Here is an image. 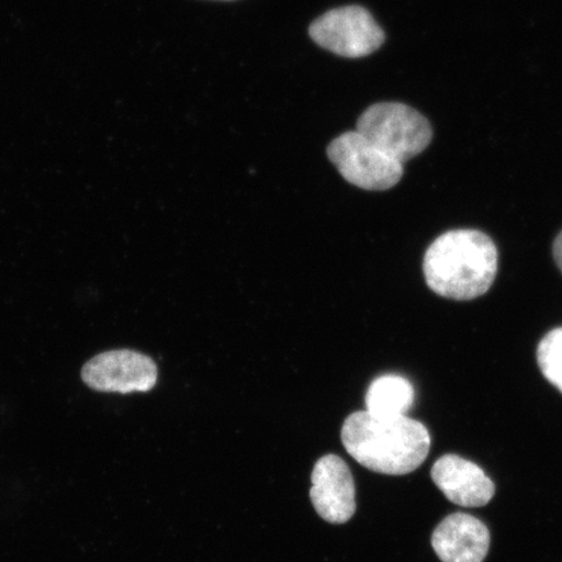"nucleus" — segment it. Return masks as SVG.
Returning <instances> with one entry per match:
<instances>
[{"label":"nucleus","mask_w":562,"mask_h":562,"mask_svg":"<svg viewBox=\"0 0 562 562\" xmlns=\"http://www.w3.org/2000/svg\"><path fill=\"white\" fill-rule=\"evenodd\" d=\"M341 441L362 467L379 474L406 475L427 459L431 438L427 427L406 416L356 412L344 422Z\"/></svg>","instance_id":"f257e3e1"},{"label":"nucleus","mask_w":562,"mask_h":562,"mask_svg":"<svg viewBox=\"0 0 562 562\" xmlns=\"http://www.w3.org/2000/svg\"><path fill=\"white\" fill-rule=\"evenodd\" d=\"M496 245L483 232L454 229L437 238L424 261L426 283L441 297L468 301L483 296L497 276Z\"/></svg>","instance_id":"f03ea898"},{"label":"nucleus","mask_w":562,"mask_h":562,"mask_svg":"<svg viewBox=\"0 0 562 562\" xmlns=\"http://www.w3.org/2000/svg\"><path fill=\"white\" fill-rule=\"evenodd\" d=\"M357 132L403 165L425 151L432 139L427 119L396 102L371 105L358 119Z\"/></svg>","instance_id":"7ed1b4c3"},{"label":"nucleus","mask_w":562,"mask_h":562,"mask_svg":"<svg viewBox=\"0 0 562 562\" xmlns=\"http://www.w3.org/2000/svg\"><path fill=\"white\" fill-rule=\"evenodd\" d=\"M327 156L344 179L364 191H389L404 175L403 164L357 131L335 138L328 146Z\"/></svg>","instance_id":"20e7f679"},{"label":"nucleus","mask_w":562,"mask_h":562,"mask_svg":"<svg viewBox=\"0 0 562 562\" xmlns=\"http://www.w3.org/2000/svg\"><path fill=\"white\" fill-rule=\"evenodd\" d=\"M321 47L344 58H362L383 45L384 33L368 10L358 5L328 11L311 25Z\"/></svg>","instance_id":"39448f33"},{"label":"nucleus","mask_w":562,"mask_h":562,"mask_svg":"<svg viewBox=\"0 0 562 562\" xmlns=\"http://www.w3.org/2000/svg\"><path fill=\"white\" fill-rule=\"evenodd\" d=\"M82 381L98 392H149L158 382V368L149 356L138 351L111 350L83 367Z\"/></svg>","instance_id":"423d86ee"},{"label":"nucleus","mask_w":562,"mask_h":562,"mask_svg":"<svg viewBox=\"0 0 562 562\" xmlns=\"http://www.w3.org/2000/svg\"><path fill=\"white\" fill-rule=\"evenodd\" d=\"M311 498L325 521L347 524L356 513V486L347 462L339 456H323L312 474Z\"/></svg>","instance_id":"0eeeda50"},{"label":"nucleus","mask_w":562,"mask_h":562,"mask_svg":"<svg viewBox=\"0 0 562 562\" xmlns=\"http://www.w3.org/2000/svg\"><path fill=\"white\" fill-rule=\"evenodd\" d=\"M431 477L449 502L463 508H480L495 496V484L483 469L460 456L446 454L434 463Z\"/></svg>","instance_id":"6e6552de"},{"label":"nucleus","mask_w":562,"mask_h":562,"mask_svg":"<svg viewBox=\"0 0 562 562\" xmlns=\"http://www.w3.org/2000/svg\"><path fill=\"white\" fill-rule=\"evenodd\" d=\"M490 531L480 519L454 513L435 529L431 544L441 562H483L490 550Z\"/></svg>","instance_id":"1a4fd4ad"},{"label":"nucleus","mask_w":562,"mask_h":562,"mask_svg":"<svg viewBox=\"0 0 562 562\" xmlns=\"http://www.w3.org/2000/svg\"><path fill=\"white\" fill-rule=\"evenodd\" d=\"M416 398L413 385L400 375H384L375 379L369 386L367 411L375 416H406Z\"/></svg>","instance_id":"9d476101"},{"label":"nucleus","mask_w":562,"mask_h":562,"mask_svg":"<svg viewBox=\"0 0 562 562\" xmlns=\"http://www.w3.org/2000/svg\"><path fill=\"white\" fill-rule=\"evenodd\" d=\"M538 364L547 381L562 392V328L544 336L538 347Z\"/></svg>","instance_id":"9b49d317"},{"label":"nucleus","mask_w":562,"mask_h":562,"mask_svg":"<svg viewBox=\"0 0 562 562\" xmlns=\"http://www.w3.org/2000/svg\"><path fill=\"white\" fill-rule=\"evenodd\" d=\"M553 257L562 272V231L561 234L557 237V240H554Z\"/></svg>","instance_id":"f8f14e48"}]
</instances>
